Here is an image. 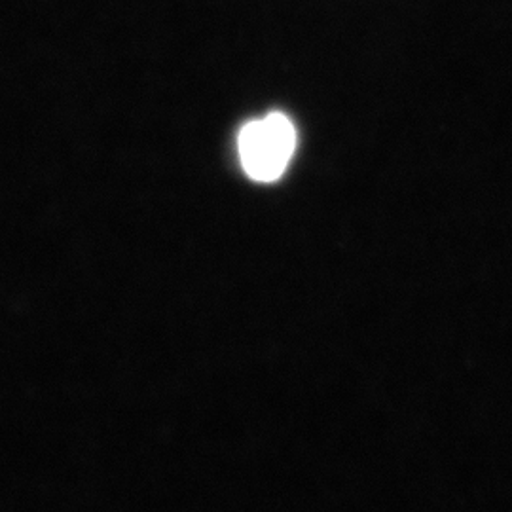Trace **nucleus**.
<instances>
[{"mask_svg": "<svg viewBox=\"0 0 512 512\" xmlns=\"http://www.w3.org/2000/svg\"><path fill=\"white\" fill-rule=\"evenodd\" d=\"M239 160L245 173L258 183H274L293 160L296 129L281 112L249 122L238 139Z\"/></svg>", "mask_w": 512, "mask_h": 512, "instance_id": "1", "label": "nucleus"}]
</instances>
